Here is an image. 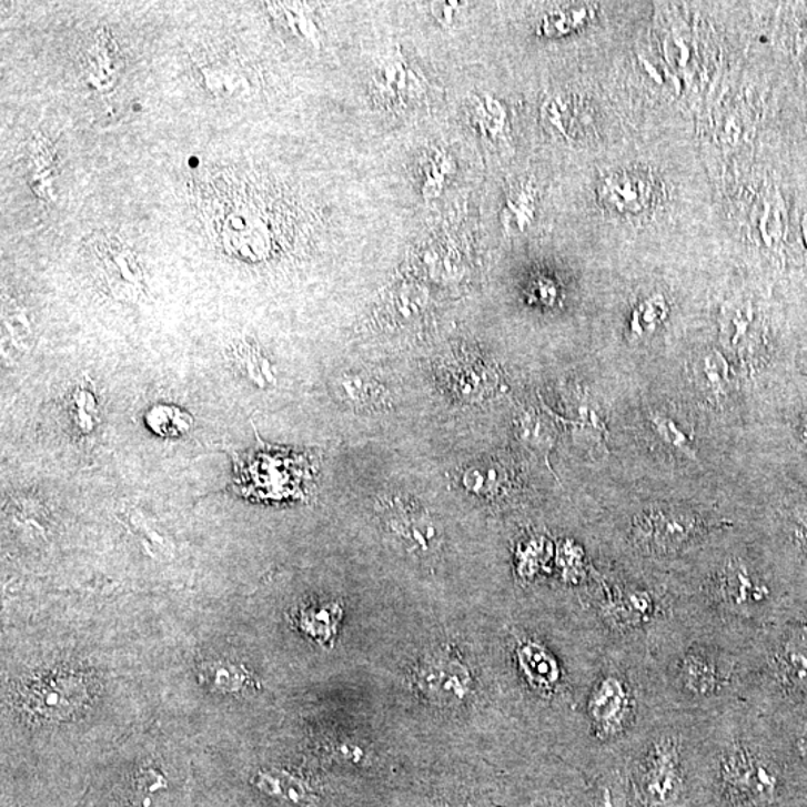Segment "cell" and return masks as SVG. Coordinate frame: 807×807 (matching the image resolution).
Listing matches in <instances>:
<instances>
[{"mask_svg": "<svg viewBox=\"0 0 807 807\" xmlns=\"http://www.w3.org/2000/svg\"><path fill=\"white\" fill-rule=\"evenodd\" d=\"M789 768L766 716L737 702L703 720L696 807H778Z\"/></svg>", "mask_w": 807, "mask_h": 807, "instance_id": "6da1fadb", "label": "cell"}, {"mask_svg": "<svg viewBox=\"0 0 807 807\" xmlns=\"http://www.w3.org/2000/svg\"><path fill=\"white\" fill-rule=\"evenodd\" d=\"M664 712L649 654L604 649L576 710L581 750L593 779L623 766Z\"/></svg>", "mask_w": 807, "mask_h": 807, "instance_id": "7a4b0ae2", "label": "cell"}, {"mask_svg": "<svg viewBox=\"0 0 807 807\" xmlns=\"http://www.w3.org/2000/svg\"><path fill=\"white\" fill-rule=\"evenodd\" d=\"M668 582L682 623L737 646L789 615L761 564L742 546L710 556L688 579Z\"/></svg>", "mask_w": 807, "mask_h": 807, "instance_id": "3957f363", "label": "cell"}, {"mask_svg": "<svg viewBox=\"0 0 807 807\" xmlns=\"http://www.w3.org/2000/svg\"><path fill=\"white\" fill-rule=\"evenodd\" d=\"M745 650L679 621L649 652L664 709L710 714L745 702Z\"/></svg>", "mask_w": 807, "mask_h": 807, "instance_id": "277c9868", "label": "cell"}, {"mask_svg": "<svg viewBox=\"0 0 807 807\" xmlns=\"http://www.w3.org/2000/svg\"><path fill=\"white\" fill-rule=\"evenodd\" d=\"M706 714L664 712L616 768L627 807H696L698 742Z\"/></svg>", "mask_w": 807, "mask_h": 807, "instance_id": "5b68a950", "label": "cell"}, {"mask_svg": "<svg viewBox=\"0 0 807 807\" xmlns=\"http://www.w3.org/2000/svg\"><path fill=\"white\" fill-rule=\"evenodd\" d=\"M591 629L607 647H628L649 654L679 624L670 582L618 569L599 574L589 595Z\"/></svg>", "mask_w": 807, "mask_h": 807, "instance_id": "8992f818", "label": "cell"}, {"mask_svg": "<svg viewBox=\"0 0 807 807\" xmlns=\"http://www.w3.org/2000/svg\"><path fill=\"white\" fill-rule=\"evenodd\" d=\"M745 703L771 716L807 709V615L785 616L746 646Z\"/></svg>", "mask_w": 807, "mask_h": 807, "instance_id": "52a82bcc", "label": "cell"}, {"mask_svg": "<svg viewBox=\"0 0 807 807\" xmlns=\"http://www.w3.org/2000/svg\"><path fill=\"white\" fill-rule=\"evenodd\" d=\"M735 521L684 504H649L618 529V546L640 564L668 565L698 554Z\"/></svg>", "mask_w": 807, "mask_h": 807, "instance_id": "ba28073f", "label": "cell"}, {"mask_svg": "<svg viewBox=\"0 0 807 807\" xmlns=\"http://www.w3.org/2000/svg\"><path fill=\"white\" fill-rule=\"evenodd\" d=\"M304 461L283 453L256 451L236 461V486L245 496L274 500L295 494L304 474Z\"/></svg>", "mask_w": 807, "mask_h": 807, "instance_id": "9c48e42d", "label": "cell"}, {"mask_svg": "<svg viewBox=\"0 0 807 807\" xmlns=\"http://www.w3.org/2000/svg\"><path fill=\"white\" fill-rule=\"evenodd\" d=\"M384 528L414 555H430L442 545V529L437 521L407 498L383 500L379 506Z\"/></svg>", "mask_w": 807, "mask_h": 807, "instance_id": "30bf717a", "label": "cell"}, {"mask_svg": "<svg viewBox=\"0 0 807 807\" xmlns=\"http://www.w3.org/2000/svg\"><path fill=\"white\" fill-rule=\"evenodd\" d=\"M416 688L438 706H460L473 689V676L460 658L447 652H434L418 663L414 672Z\"/></svg>", "mask_w": 807, "mask_h": 807, "instance_id": "8fae6325", "label": "cell"}, {"mask_svg": "<svg viewBox=\"0 0 807 807\" xmlns=\"http://www.w3.org/2000/svg\"><path fill=\"white\" fill-rule=\"evenodd\" d=\"M92 258L99 280L108 291L122 300L141 291L142 274L135 253L118 236H98L92 243Z\"/></svg>", "mask_w": 807, "mask_h": 807, "instance_id": "7c38bea8", "label": "cell"}, {"mask_svg": "<svg viewBox=\"0 0 807 807\" xmlns=\"http://www.w3.org/2000/svg\"><path fill=\"white\" fill-rule=\"evenodd\" d=\"M371 89L375 101L391 111H405L417 107L426 94L422 75L400 56L383 60L374 72Z\"/></svg>", "mask_w": 807, "mask_h": 807, "instance_id": "4fadbf2b", "label": "cell"}, {"mask_svg": "<svg viewBox=\"0 0 807 807\" xmlns=\"http://www.w3.org/2000/svg\"><path fill=\"white\" fill-rule=\"evenodd\" d=\"M515 431L519 442L531 452L537 453L546 463L558 437V422L545 407L522 410L515 418Z\"/></svg>", "mask_w": 807, "mask_h": 807, "instance_id": "5bb4252c", "label": "cell"}, {"mask_svg": "<svg viewBox=\"0 0 807 807\" xmlns=\"http://www.w3.org/2000/svg\"><path fill=\"white\" fill-rule=\"evenodd\" d=\"M343 608L339 603H313L301 607L295 616L296 627L319 645L330 646L334 642Z\"/></svg>", "mask_w": 807, "mask_h": 807, "instance_id": "9a60e30c", "label": "cell"}, {"mask_svg": "<svg viewBox=\"0 0 807 807\" xmlns=\"http://www.w3.org/2000/svg\"><path fill=\"white\" fill-rule=\"evenodd\" d=\"M694 377L703 394L707 399L718 401L729 395L733 386L732 371L728 369V362L719 352L712 351L705 353L694 365Z\"/></svg>", "mask_w": 807, "mask_h": 807, "instance_id": "2e32d148", "label": "cell"}, {"mask_svg": "<svg viewBox=\"0 0 807 807\" xmlns=\"http://www.w3.org/2000/svg\"><path fill=\"white\" fill-rule=\"evenodd\" d=\"M599 196L608 209L636 213L646 205L647 189L643 181L632 176H612L599 188Z\"/></svg>", "mask_w": 807, "mask_h": 807, "instance_id": "e0dca14e", "label": "cell"}, {"mask_svg": "<svg viewBox=\"0 0 807 807\" xmlns=\"http://www.w3.org/2000/svg\"><path fill=\"white\" fill-rule=\"evenodd\" d=\"M270 11L273 12L280 28L286 30L293 38L306 42L314 49L321 47V32L310 8L301 3H274Z\"/></svg>", "mask_w": 807, "mask_h": 807, "instance_id": "ac0fdd59", "label": "cell"}, {"mask_svg": "<svg viewBox=\"0 0 807 807\" xmlns=\"http://www.w3.org/2000/svg\"><path fill=\"white\" fill-rule=\"evenodd\" d=\"M465 490L477 496H486V498H496L507 492L511 486V473L504 465L495 463V461H485L472 465L464 473Z\"/></svg>", "mask_w": 807, "mask_h": 807, "instance_id": "d6986e66", "label": "cell"}, {"mask_svg": "<svg viewBox=\"0 0 807 807\" xmlns=\"http://www.w3.org/2000/svg\"><path fill=\"white\" fill-rule=\"evenodd\" d=\"M196 67L200 69L202 84L211 93L220 94V97L235 93L240 73L234 59L229 58L228 54H222V58L218 54H210L198 60Z\"/></svg>", "mask_w": 807, "mask_h": 807, "instance_id": "ffe728a7", "label": "cell"}, {"mask_svg": "<svg viewBox=\"0 0 807 807\" xmlns=\"http://www.w3.org/2000/svg\"><path fill=\"white\" fill-rule=\"evenodd\" d=\"M468 115L473 127L491 141H500L506 131V112L491 97L473 94L468 99Z\"/></svg>", "mask_w": 807, "mask_h": 807, "instance_id": "44dd1931", "label": "cell"}, {"mask_svg": "<svg viewBox=\"0 0 807 807\" xmlns=\"http://www.w3.org/2000/svg\"><path fill=\"white\" fill-rule=\"evenodd\" d=\"M258 785L270 796L283 798L295 805H306L313 800L309 785L284 770L262 771L259 774Z\"/></svg>", "mask_w": 807, "mask_h": 807, "instance_id": "7402d4cb", "label": "cell"}, {"mask_svg": "<svg viewBox=\"0 0 807 807\" xmlns=\"http://www.w3.org/2000/svg\"><path fill=\"white\" fill-rule=\"evenodd\" d=\"M649 422L654 433L668 448L688 457L690 461H698L694 438L680 428L675 418L664 413L654 412L649 414Z\"/></svg>", "mask_w": 807, "mask_h": 807, "instance_id": "603a6c76", "label": "cell"}, {"mask_svg": "<svg viewBox=\"0 0 807 807\" xmlns=\"http://www.w3.org/2000/svg\"><path fill=\"white\" fill-rule=\"evenodd\" d=\"M119 59L115 44L105 37L98 38L88 50V67L85 73L92 84H103L118 73Z\"/></svg>", "mask_w": 807, "mask_h": 807, "instance_id": "cb8c5ba5", "label": "cell"}, {"mask_svg": "<svg viewBox=\"0 0 807 807\" xmlns=\"http://www.w3.org/2000/svg\"><path fill=\"white\" fill-rule=\"evenodd\" d=\"M754 323V313L750 306H737L735 312L728 314L727 340L728 347L737 353L742 361L753 357L754 339H750V325Z\"/></svg>", "mask_w": 807, "mask_h": 807, "instance_id": "d4e9b609", "label": "cell"}, {"mask_svg": "<svg viewBox=\"0 0 807 807\" xmlns=\"http://www.w3.org/2000/svg\"><path fill=\"white\" fill-rule=\"evenodd\" d=\"M452 162L442 151L425 154L421 161V180L424 195L437 196L451 174Z\"/></svg>", "mask_w": 807, "mask_h": 807, "instance_id": "484cf974", "label": "cell"}, {"mask_svg": "<svg viewBox=\"0 0 807 807\" xmlns=\"http://www.w3.org/2000/svg\"><path fill=\"white\" fill-rule=\"evenodd\" d=\"M202 682H206L211 688L234 693L248 685L249 675L243 667L232 666L229 663H213L202 668Z\"/></svg>", "mask_w": 807, "mask_h": 807, "instance_id": "4316f807", "label": "cell"}, {"mask_svg": "<svg viewBox=\"0 0 807 807\" xmlns=\"http://www.w3.org/2000/svg\"><path fill=\"white\" fill-rule=\"evenodd\" d=\"M147 422H149L150 428L157 431L158 434L165 435V437H179V435L188 433L192 418L176 407L158 405L151 410Z\"/></svg>", "mask_w": 807, "mask_h": 807, "instance_id": "83f0119b", "label": "cell"}, {"mask_svg": "<svg viewBox=\"0 0 807 807\" xmlns=\"http://www.w3.org/2000/svg\"><path fill=\"white\" fill-rule=\"evenodd\" d=\"M668 309L663 296L655 295L643 301L634 310L632 319V332L634 336H646L657 331L659 323L667 317Z\"/></svg>", "mask_w": 807, "mask_h": 807, "instance_id": "f1b7e54d", "label": "cell"}, {"mask_svg": "<svg viewBox=\"0 0 807 807\" xmlns=\"http://www.w3.org/2000/svg\"><path fill=\"white\" fill-rule=\"evenodd\" d=\"M344 394L356 407H373L382 401L383 390L369 375H347L343 380Z\"/></svg>", "mask_w": 807, "mask_h": 807, "instance_id": "f546056e", "label": "cell"}, {"mask_svg": "<svg viewBox=\"0 0 807 807\" xmlns=\"http://www.w3.org/2000/svg\"><path fill=\"white\" fill-rule=\"evenodd\" d=\"M533 213V193L529 192L528 188H522L508 196L506 209H504L503 213L504 224H506L508 231H512V229L522 231L529 223Z\"/></svg>", "mask_w": 807, "mask_h": 807, "instance_id": "4dcf8cb0", "label": "cell"}, {"mask_svg": "<svg viewBox=\"0 0 807 807\" xmlns=\"http://www.w3.org/2000/svg\"><path fill=\"white\" fill-rule=\"evenodd\" d=\"M529 807H594L591 785L581 793L546 791L534 797Z\"/></svg>", "mask_w": 807, "mask_h": 807, "instance_id": "1f68e13d", "label": "cell"}, {"mask_svg": "<svg viewBox=\"0 0 807 807\" xmlns=\"http://www.w3.org/2000/svg\"><path fill=\"white\" fill-rule=\"evenodd\" d=\"M165 787V779L153 768H142L140 775L135 779V793H133V801L138 807H150L151 794L159 791Z\"/></svg>", "mask_w": 807, "mask_h": 807, "instance_id": "d6a6232c", "label": "cell"}, {"mask_svg": "<svg viewBox=\"0 0 807 807\" xmlns=\"http://www.w3.org/2000/svg\"><path fill=\"white\" fill-rule=\"evenodd\" d=\"M425 304V296L416 286L400 288L399 291L392 293L390 305L400 316H416Z\"/></svg>", "mask_w": 807, "mask_h": 807, "instance_id": "836d02e7", "label": "cell"}, {"mask_svg": "<svg viewBox=\"0 0 807 807\" xmlns=\"http://www.w3.org/2000/svg\"><path fill=\"white\" fill-rule=\"evenodd\" d=\"M585 16L586 11L581 10L569 11L567 14L551 17V19L545 20V30L549 34L567 32L568 28H576V26L584 23Z\"/></svg>", "mask_w": 807, "mask_h": 807, "instance_id": "e575fe53", "label": "cell"}, {"mask_svg": "<svg viewBox=\"0 0 807 807\" xmlns=\"http://www.w3.org/2000/svg\"><path fill=\"white\" fill-rule=\"evenodd\" d=\"M433 12L435 16V19L440 21V23L444 26L452 24L453 20V11L456 10V7L460 6L457 2H440V3H433Z\"/></svg>", "mask_w": 807, "mask_h": 807, "instance_id": "d590c367", "label": "cell"}, {"mask_svg": "<svg viewBox=\"0 0 807 807\" xmlns=\"http://www.w3.org/2000/svg\"><path fill=\"white\" fill-rule=\"evenodd\" d=\"M422 807H448V806L446 805V803L434 800V801L426 803V805H424Z\"/></svg>", "mask_w": 807, "mask_h": 807, "instance_id": "8d00e7d4", "label": "cell"}]
</instances>
